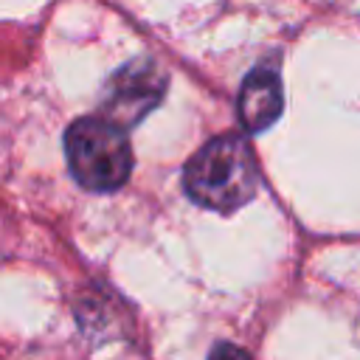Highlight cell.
I'll use <instances>...</instances> for the list:
<instances>
[{
  "mask_svg": "<svg viewBox=\"0 0 360 360\" xmlns=\"http://www.w3.org/2000/svg\"><path fill=\"white\" fill-rule=\"evenodd\" d=\"M186 194L211 211H236L253 200L259 188V166L253 149L239 135H217L200 146L183 169Z\"/></svg>",
  "mask_w": 360,
  "mask_h": 360,
  "instance_id": "1",
  "label": "cell"
},
{
  "mask_svg": "<svg viewBox=\"0 0 360 360\" xmlns=\"http://www.w3.org/2000/svg\"><path fill=\"white\" fill-rule=\"evenodd\" d=\"M68 169L87 191H115L132 172V149L124 127L104 115H87L65 132Z\"/></svg>",
  "mask_w": 360,
  "mask_h": 360,
  "instance_id": "2",
  "label": "cell"
},
{
  "mask_svg": "<svg viewBox=\"0 0 360 360\" xmlns=\"http://www.w3.org/2000/svg\"><path fill=\"white\" fill-rule=\"evenodd\" d=\"M166 90L163 70L149 59H135L115 70L104 87L101 110L118 127H135L146 112H152Z\"/></svg>",
  "mask_w": 360,
  "mask_h": 360,
  "instance_id": "3",
  "label": "cell"
},
{
  "mask_svg": "<svg viewBox=\"0 0 360 360\" xmlns=\"http://www.w3.org/2000/svg\"><path fill=\"white\" fill-rule=\"evenodd\" d=\"M281 107H284V93L278 73L270 68H256L253 73H248L239 90V118L245 129L248 132L267 129L281 115Z\"/></svg>",
  "mask_w": 360,
  "mask_h": 360,
  "instance_id": "4",
  "label": "cell"
},
{
  "mask_svg": "<svg viewBox=\"0 0 360 360\" xmlns=\"http://www.w3.org/2000/svg\"><path fill=\"white\" fill-rule=\"evenodd\" d=\"M208 360H250V354L233 343H217L208 354Z\"/></svg>",
  "mask_w": 360,
  "mask_h": 360,
  "instance_id": "5",
  "label": "cell"
}]
</instances>
